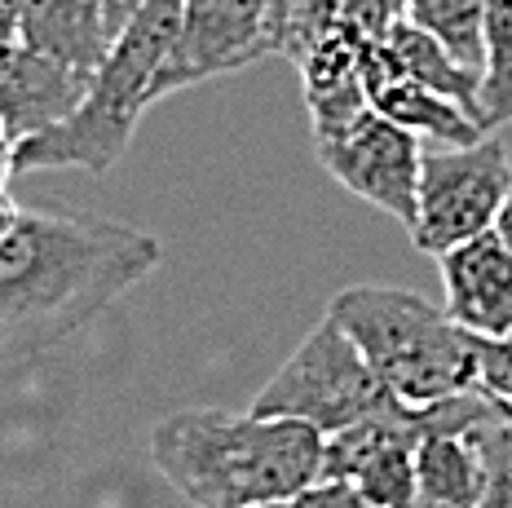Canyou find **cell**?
Masks as SVG:
<instances>
[{
    "instance_id": "obj_10",
    "label": "cell",
    "mask_w": 512,
    "mask_h": 508,
    "mask_svg": "<svg viewBox=\"0 0 512 508\" xmlns=\"http://www.w3.org/2000/svg\"><path fill=\"white\" fill-rule=\"evenodd\" d=\"M442 310L468 336H512V252L495 230L437 257Z\"/></svg>"
},
{
    "instance_id": "obj_8",
    "label": "cell",
    "mask_w": 512,
    "mask_h": 508,
    "mask_svg": "<svg viewBox=\"0 0 512 508\" xmlns=\"http://www.w3.org/2000/svg\"><path fill=\"white\" fill-rule=\"evenodd\" d=\"M314 146L323 168L349 195L367 199L371 208H380V213H389L393 221H402L411 230L415 195H420V160H424L420 137L384 120L376 107H367L345 133Z\"/></svg>"
},
{
    "instance_id": "obj_7",
    "label": "cell",
    "mask_w": 512,
    "mask_h": 508,
    "mask_svg": "<svg viewBox=\"0 0 512 508\" xmlns=\"http://www.w3.org/2000/svg\"><path fill=\"white\" fill-rule=\"evenodd\" d=\"M274 54V0H181V27L155 76V102Z\"/></svg>"
},
{
    "instance_id": "obj_23",
    "label": "cell",
    "mask_w": 512,
    "mask_h": 508,
    "mask_svg": "<svg viewBox=\"0 0 512 508\" xmlns=\"http://www.w3.org/2000/svg\"><path fill=\"white\" fill-rule=\"evenodd\" d=\"M142 5H146V0H102V9H106V27H111V40L120 36V27H124Z\"/></svg>"
},
{
    "instance_id": "obj_18",
    "label": "cell",
    "mask_w": 512,
    "mask_h": 508,
    "mask_svg": "<svg viewBox=\"0 0 512 508\" xmlns=\"http://www.w3.org/2000/svg\"><path fill=\"white\" fill-rule=\"evenodd\" d=\"M473 438L486 469L477 508H512V420L482 389H477V402H473Z\"/></svg>"
},
{
    "instance_id": "obj_25",
    "label": "cell",
    "mask_w": 512,
    "mask_h": 508,
    "mask_svg": "<svg viewBox=\"0 0 512 508\" xmlns=\"http://www.w3.org/2000/svg\"><path fill=\"white\" fill-rule=\"evenodd\" d=\"M490 230H495L499 243L512 252V195L504 199V208H499V217H495V226H490Z\"/></svg>"
},
{
    "instance_id": "obj_4",
    "label": "cell",
    "mask_w": 512,
    "mask_h": 508,
    "mask_svg": "<svg viewBox=\"0 0 512 508\" xmlns=\"http://www.w3.org/2000/svg\"><path fill=\"white\" fill-rule=\"evenodd\" d=\"M327 319L358 345L380 385L407 407H433L477 389L473 336L420 292L362 283L332 296Z\"/></svg>"
},
{
    "instance_id": "obj_21",
    "label": "cell",
    "mask_w": 512,
    "mask_h": 508,
    "mask_svg": "<svg viewBox=\"0 0 512 508\" xmlns=\"http://www.w3.org/2000/svg\"><path fill=\"white\" fill-rule=\"evenodd\" d=\"M261 508H371L349 482H314L296 495H283V500H270Z\"/></svg>"
},
{
    "instance_id": "obj_26",
    "label": "cell",
    "mask_w": 512,
    "mask_h": 508,
    "mask_svg": "<svg viewBox=\"0 0 512 508\" xmlns=\"http://www.w3.org/2000/svg\"><path fill=\"white\" fill-rule=\"evenodd\" d=\"M389 5H393V9H398V14H407V0H389Z\"/></svg>"
},
{
    "instance_id": "obj_5",
    "label": "cell",
    "mask_w": 512,
    "mask_h": 508,
    "mask_svg": "<svg viewBox=\"0 0 512 508\" xmlns=\"http://www.w3.org/2000/svg\"><path fill=\"white\" fill-rule=\"evenodd\" d=\"M389 407H398V398L380 385L358 345L332 319H323L292 349V358L265 380V389L252 402L256 416L301 420L323 438Z\"/></svg>"
},
{
    "instance_id": "obj_28",
    "label": "cell",
    "mask_w": 512,
    "mask_h": 508,
    "mask_svg": "<svg viewBox=\"0 0 512 508\" xmlns=\"http://www.w3.org/2000/svg\"><path fill=\"white\" fill-rule=\"evenodd\" d=\"M274 5H279V0H274Z\"/></svg>"
},
{
    "instance_id": "obj_15",
    "label": "cell",
    "mask_w": 512,
    "mask_h": 508,
    "mask_svg": "<svg viewBox=\"0 0 512 508\" xmlns=\"http://www.w3.org/2000/svg\"><path fill=\"white\" fill-rule=\"evenodd\" d=\"M371 107H376L384 120L398 124V129H407L420 137V142H433V146H468L486 133L460 102L442 98V93L424 89V84H411V80H389L384 89L371 93Z\"/></svg>"
},
{
    "instance_id": "obj_22",
    "label": "cell",
    "mask_w": 512,
    "mask_h": 508,
    "mask_svg": "<svg viewBox=\"0 0 512 508\" xmlns=\"http://www.w3.org/2000/svg\"><path fill=\"white\" fill-rule=\"evenodd\" d=\"M14 173H18V137L0 124V190H9Z\"/></svg>"
},
{
    "instance_id": "obj_6",
    "label": "cell",
    "mask_w": 512,
    "mask_h": 508,
    "mask_svg": "<svg viewBox=\"0 0 512 508\" xmlns=\"http://www.w3.org/2000/svg\"><path fill=\"white\" fill-rule=\"evenodd\" d=\"M512 195V142L499 129L468 146H433L420 160L411 239L420 252L442 257L495 226Z\"/></svg>"
},
{
    "instance_id": "obj_9",
    "label": "cell",
    "mask_w": 512,
    "mask_h": 508,
    "mask_svg": "<svg viewBox=\"0 0 512 508\" xmlns=\"http://www.w3.org/2000/svg\"><path fill=\"white\" fill-rule=\"evenodd\" d=\"M415 442H420V407L376 411L358 425L327 433L318 482H349L371 508H398L415 491Z\"/></svg>"
},
{
    "instance_id": "obj_3",
    "label": "cell",
    "mask_w": 512,
    "mask_h": 508,
    "mask_svg": "<svg viewBox=\"0 0 512 508\" xmlns=\"http://www.w3.org/2000/svg\"><path fill=\"white\" fill-rule=\"evenodd\" d=\"M181 27V0H146L111 40L76 111L49 129L18 137V173L84 168L111 173L133 142L137 120L155 107V76Z\"/></svg>"
},
{
    "instance_id": "obj_24",
    "label": "cell",
    "mask_w": 512,
    "mask_h": 508,
    "mask_svg": "<svg viewBox=\"0 0 512 508\" xmlns=\"http://www.w3.org/2000/svg\"><path fill=\"white\" fill-rule=\"evenodd\" d=\"M18 40V0H0V45Z\"/></svg>"
},
{
    "instance_id": "obj_27",
    "label": "cell",
    "mask_w": 512,
    "mask_h": 508,
    "mask_svg": "<svg viewBox=\"0 0 512 508\" xmlns=\"http://www.w3.org/2000/svg\"><path fill=\"white\" fill-rule=\"evenodd\" d=\"M490 402H495V398H490ZM495 407H499V411H504V416L512 420V407H504V402H495Z\"/></svg>"
},
{
    "instance_id": "obj_1",
    "label": "cell",
    "mask_w": 512,
    "mask_h": 508,
    "mask_svg": "<svg viewBox=\"0 0 512 508\" xmlns=\"http://www.w3.org/2000/svg\"><path fill=\"white\" fill-rule=\"evenodd\" d=\"M164 261L155 235L0 190V363L36 358L89 327Z\"/></svg>"
},
{
    "instance_id": "obj_20",
    "label": "cell",
    "mask_w": 512,
    "mask_h": 508,
    "mask_svg": "<svg viewBox=\"0 0 512 508\" xmlns=\"http://www.w3.org/2000/svg\"><path fill=\"white\" fill-rule=\"evenodd\" d=\"M477 349V389L512 407V336H473Z\"/></svg>"
},
{
    "instance_id": "obj_11",
    "label": "cell",
    "mask_w": 512,
    "mask_h": 508,
    "mask_svg": "<svg viewBox=\"0 0 512 508\" xmlns=\"http://www.w3.org/2000/svg\"><path fill=\"white\" fill-rule=\"evenodd\" d=\"M89 89V71H76L67 62H53L23 40L0 45V124L14 137H31L62 115L76 111V102Z\"/></svg>"
},
{
    "instance_id": "obj_17",
    "label": "cell",
    "mask_w": 512,
    "mask_h": 508,
    "mask_svg": "<svg viewBox=\"0 0 512 508\" xmlns=\"http://www.w3.org/2000/svg\"><path fill=\"white\" fill-rule=\"evenodd\" d=\"M490 0H407V18L424 27L442 49H451L464 67L482 71Z\"/></svg>"
},
{
    "instance_id": "obj_14",
    "label": "cell",
    "mask_w": 512,
    "mask_h": 508,
    "mask_svg": "<svg viewBox=\"0 0 512 508\" xmlns=\"http://www.w3.org/2000/svg\"><path fill=\"white\" fill-rule=\"evenodd\" d=\"M384 49H389V62H393V80L424 84V89H433V93H442V98L460 102L468 115L477 111V80H482V71L464 67L451 49H442L429 31L415 27L407 14L393 23ZM473 120H477V115H473Z\"/></svg>"
},
{
    "instance_id": "obj_13",
    "label": "cell",
    "mask_w": 512,
    "mask_h": 508,
    "mask_svg": "<svg viewBox=\"0 0 512 508\" xmlns=\"http://www.w3.org/2000/svg\"><path fill=\"white\" fill-rule=\"evenodd\" d=\"M296 71H301L314 142H327V137L345 133L349 124L371 107L367 84H362V71H358V49L349 45L340 31H332L323 45L309 49V54L296 62Z\"/></svg>"
},
{
    "instance_id": "obj_16",
    "label": "cell",
    "mask_w": 512,
    "mask_h": 508,
    "mask_svg": "<svg viewBox=\"0 0 512 508\" xmlns=\"http://www.w3.org/2000/svg\"><path fill=\"white\" fill-rule=\"evenodd\" d=\"M473 115L486 133L512 124V0H490L486 9V49Z\"/></svg>"
},
{
    "instance_id": "obj_19",
    "label": "cell",
    "mask_w": 512,
    "mask_h": 508,
    "mask_svg": "<svg viewBox=\"0 0 512 508\" xmlns=\"http://www.w3.org/2000/svg\"><path fill=\"white\" fill-rule=\"evenodd\" d=\"M349 0H279L274 5V54L301 62L336 31Z\"/></svg>"
},
{
    "instance_id": "obj_2",
    "label": "cell",
    "mask_w": 512,
    "mask_h": 508,
    "mask_svg": "<svg viewBox=\"0 0 512 508\" xmlns=\"http://www.w3.org/2000/svg\"><path fill=\"white\" fill-rule=\"evenodd\" d=\"M151 460L190 508H261L318 482L323 433L283 416L195 407L159 420Z\"/></svg>"
},
{
    "instance_id": "obj_12",
    "label": "cell",
    "mask_w": 512,
    "mask_h": 508,
    "mask_svg": "<svg viewBox=\"0 0 512 508\" xmlns=\"http://www.w3.org/2000/svg\"><path fill=\"white\" fill-rule=\"evenodd\" d=\"M18 40L93 76L111 49V27L102 0H18Z\"/></svg>"
}]
</instances>
